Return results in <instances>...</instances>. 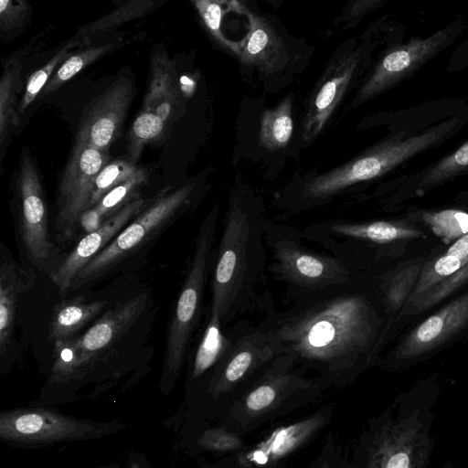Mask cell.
Masks as SVG:
<instances>
[{
    "label": "cell",
    "mask_w": 468,
    "mask_h": 468,
    "mask_svg": "<svg viewBox=\"0 0 468 468\" xmlns=\"http://www.w3.org/2000/svg\"><path fill=\"white\" fill-rule=\"evenodd\" d=\"M281 353L331 387L355 381L374 361L382 318L367 273L307 294L285 309L272 305L259 324Z\"/></svg>",
    "instance_id": "cell-1"
},
{
    "label": "cell",
    "mask_w": 468,
    "mask_h": 468,
    "mask_svg": "<svg viewBox=\"0 0 468 468\" xmlns=\"http://www.w3.org/2000/svg\"><path fill=\"white\" fill-rule=\"evenodd\" d=\"M267 220L260 204L238 193L230 197L212 265L208 305L225 327L274 305L266 282Z\"/></svg>",
    "instance_id": "cell-2"
},
{
    "label": "cell",
    "mask_w": 468,
    "mask_h": 468,
    "mask_svg": "<svg viewBox=\"0 0 468 468\" xmlns=\"http://www.w3.org/2000/svg\"><path fill=\"white\" fill-rule=\"evenodd\" d=\"M436 397L410 392L370 418L344 468H428L434 450Z\"/></svg>",
    "instance_id": "cell-3"
},
{
    "label": "cell",
    "mask_w": 468,
    "mask_h": 468,
    "mask_svg": "<svg viewBox=\"0 0 468 468\" xmlns=\"http://www.w3.org/2000/svg\"><path fill=\"white\" fill-rule=\"evenodd\" d=\"M467 120L454 116L421 133H399L336 169L319 175L303 184L291 197L287 207L292 212L311 208L331 199L346 188L371 180L438 146L458 131Z\"/></svg>",
    "instance_id": "cell-4"
},
{
    "label": "cell",
    "mask_w": 468,
    "mask_h": 468,
    "mask_svg": "<svg viewBox=\"0 0 468 468\" xmlns=\"http://www.w3.org/2000/svg\"><path fill=\"white\" fill-rule=\"evenodd\" d=\"M330 387L319 376L308 377L281 354L255 384L227 406L223 427L239 435L250 432L316 400Z\"/></svg>",
    "instance_id": "cell-5"
},
{
    "label": "cell",
    "mask_w": 468,
    "mask_h": 468,
    "mask_svg": "<svg viewBox=\"0 0 468 468\" xmlns=\"http://www.w3.org/2000/svg\"><path fill=\"white\" fill-rule=\"evenodd\" d=\"M305 239L299 229L266 222L268 271L285 285V296L292 302L349 282L363 274L351 270L334 255L308 246Z\"/></svg>",
    "instance_id": "cell-6"
},
{
    "label": "cell",
    "mask_w": 468,
    "mask_h": 468,
    "mask_svg": "<svg viewBox=\"0 0 468 468\" xmlns=\"http://www.w3.org/2000/svg\"><path fill=\"white\" fill-rule=\"evenodd\" d=\"M229 328V346L207 379L206 391L226 406L255 384L282 354L274 337L260 324L239 319Z\"/></svg>",
    "instance_id": "cell-7"
},
{
    "label": "cell",
    "mask_w": 468,
    "mask_h": 468,
    "mask_svg": "<svg viewBox=\"0 0 468 468\" xmlns=\"http://www.w3.org/2000/svg\"><path fill=\"white\" fill-rule=\"evenodd\" d=\"M218 211L203 220L195 241L194 253L168 327L165 364L177 377L184 364L190 339L201 318L203 298L216 252Z\"/></svg>",
    "instance_id": "cell-8"
},
{
    "label": "cell",
    "mask_w": 468,
    "mask_h": 468,
    "mask_svg": "<svg viewBox=\"0 0 468 468\" xmlns=\"http://www.w3.org/2000/svg\"><path fill=\"white\" fill-rule=\"evenodd\" d=\"M122 423L79 420L47 409H16L0 415V437L28 445L101 438L117 432Z\"/></svg>",
    "instance_id": "cell-9"
},
{
    "label": "cell",
    "mask_w": 468,
    "mask_h": 468,
    "mask_svg": "<svg viewBox=\"0 0 468 468\" xmlns=\"http://www.w3.org/2000/svg\"><path fill=\"white\" fill-rule=\"evenodd\" d=\"M193 188V185H186L157 198L78 273L70 289H77L101 276L147 241L189 201Z\"/></svg>",
    "instance_id": "cell-10"
},
{
    "label": "cell",
    "mask_w": 468,
    "mask_h": 468,
    "mask_svg": "<svg viewBox=\"0 0 468 468\" xmlns=\"http://www.w3.org/2000/svg\"><path fill=\"white\" fill-rule=\"evenodd\" d=\"M463 31L459 19L426 37H413L389 49L379 60L357 94L362 103L408 79L449 47Z\"/></svg>",
    "instance_id": "cell-11"
},
{
    "label": "cell",
    "mask_w": 468,
    "mask_h": 468,
    "mask_svg": "<svg viewBox=\"0 0 468 468\" xmlns=\"http://www.w3.org/2000/svg\"><path fill=\"white\" fill-rule=\"evenodd\" d=\"M18 197V228L27 258L40 271H48L49 265L53 270L54 244L49 239L44 193L28 153H24L21 159Z\"/></svg>",
    "instance_id": "cell-12"
},
{
    "label": "cell",
    "mask_w": 468,
    "mask_h": 468,
    "mask_svg": "<svg viewBox=\"0 0 468 468\" xmlns=\"http://www.w3.org/2000/svg\"><path fill=\"white\" fill-rule=\"evenodd\" d=\"M107 152L98 149L81 137H76L58 186L57 225L65 235L71 231L87 209L94 178L107 164Z\"/></svg>",
    "instance_id": "cell-13"
},
{
    "label": "cell",
    "mask_w": 468,
    "mask_h": 468,
    "mask_svg": "<svg viewBox=\"0 0 468 468\" xmlns=\"http://www.w3.org/2000/svg\"><path fill=\"white\" fill-rule=\"evenodd\" d=\"M331 408L281 426L236 458L240 468H272L313 439L331 418Z\"/></svg>",
    "instance_id": "cell-14"
},
{
    "label": "cell",
    "mask_w": 468,
    "mask_h": 468,
    "mask_svg": "<svg viewBox=\"0 0 468 468\" xmlns=\"http://www.w3.org/2000/svg\"><path fill=\"white\" fill-rule=\"evenodd\" d=\"M133 95V87L129 79L114 81L84 112L76 137L107 152L120 134Z\"/></svg>",
    "instance_id": "cell-15"
},
{
    "label": "cell",
    "mask_w": 468,
    "mask_h": 468,
    "mask_svg": "<svg viewBox=\"0 0 468 468\" xmlns=\"http://www.w3.org/2000/svg\"><path fill=\"white\" fill-rule=\"evenodd\" d=\"M145 206V200L137 197L108 218L100 229L82 237L72 250L50 272V278L64 294L71 288L78 273L96 257Z\"/></svg>",
    "instance_id": "cell-16"
},
{
    "label": "cell",
    "mask_w": 468,
    "mask_h": 468,
    "mask_svg": "<svg viewBox=\"0 0 468 468\" xmlns=\"http://www.w3.org/2000/svg\"><path fill=\"white\" fill-rule=\"evenodd\" d=\"M356 55H345L335 59L322 78L313 94L303 124V138L310 141L325 126L343 98L356 69Z\"/></svg>",
    "instance_id": "cell-17"
},
{
    "label": "cell",
    "mask_w": 468,
    "mask_h": 468,
    "mask_svg": "<svg viewBox=\"0 0 468 468\" xmlns=\"http://www.w3.org/2000/svg\"><path fill=\"white\" fill-rule=\"evenodd\" d=\"M468 322V292L432 314L401 343L393 357L403 360L425 353L442 343Z\"/></svg>",
    "instance_id": "cell-18"
},
{
    "label": "cell",
    "mask_w": 468,
    "mask_h": 468,
    "mask_svg": "<svg viewBox=\"0 0 468 468\" xmlns=\"http://www.w3.org/2000/svg\"><path fill=\"white\" fill-rule=\"evenodd\" d=\"M147 302L142 293L108 310L96 323L77 340L83 350L93 359L111 346L139 318Z\"/></svg>",
    "instance_id": "cell-19"
},
{
    "label": "cell",
    "mask_w": 468,
    "mask_h": 468,
    "mask_svg": "<svg viewBox=\"0 0 468 468\" xmlns=\"http://www.w3.org/2000/svg\"><path fill=\"white\" fill-rule=\"evenodd\" d=\"M180 104L175 67L165 51H156L151 59L150 81L142 110L153 112L167 124L176 117Z\"/></svg>",
    "instance_id": "cell-20"
},
{
    "label": "cell",
    "mask_w": 468,
    "mask_h": 468,
    "mask_svg": "<svg viewBox=\"0 0 468 468\" xmlns=\"http://www.w3.org/2000/svg\"><path fill=\"white\" fill-rule=\"evenodd\" d=\"M250 20V32L239 43V60L246 66L258 68L271 73L282 66L285 49L280 37L271 25L262 17L245 10Z\"/></svg>",
    "instance_id": "cell-21"
},
{
    "label": "cell",
    "mask_w": 468,
    "mask_h": 468,
    "mask_svg": "<svg viewBox=\"0 0 468 468\" xmlns=\"http://www.w3.org/2000/svg\"><path fill=\"white\" fill-rule=\"evenodd\" d=\"M36 275L31 269L24 268L2 255L0 271V351L4 355L10 344L17 296L30 289Z\"/></svg>",
    "instance_id": "cell-22"
},
{
    "label": "cell",
    "mask_w": 468,
    "mask_h": 468,
    "mask_svg": "<svg viewBox=\"0 0 468 468\" xmlns=\"http://www.w3.org/2000/svg\"><path fill=\"white\" fill-rule=\"evenodd\" d=\"M230 340L229 328L225 327L218 316L207 307L206 322L195 350L191 371L192 379H197L206 374L211 376L226 353Z\"/></svg>",
    "instance_id": "cell-23"
},
{
    "label": "cell",
    "mask_w": 468,
    "mask_h": 468,
    "mask_svg": "<svg viewBox=\"0 0 468 468\" xmlns=\"http://www.w3.org/2000/svg\"><path fill=\"white\" fill-rule=\"evenodd\" d=\"M107 303V301L87 302L80 295L61 301L53 309L48 339L56 342L72 337L79 329L93 319Z\"/></svg>",
    "instance_id": "cell-24"
},
{
    "label": "cell",
    "mask_w": 468,
    "mask_h": 468,
    "mask_svg": "<svg viewBox=\"0 0 468 468\" xmlns=\"http://www.w3.org/2000/svg\"><path fill=\"white\" fill-rule=\"evenodd\" d=\"M292 129V97L287 96L274 109L262 113L260 144L270 151L283 148L291 140Z\"/></svg>",
    "instance_id": "cell-25"
},
{
    "label": "cell",
    "mask_w": 468,
    "mask_h": 468,
    "mask_svg": "<svg viewBox=\"0 0 468 468\" xmlns=\"http://www.w3.org/2000/svg\"><path fill=\"white\" fill-rule=\"evenodd\" d=\"M93 360L83 350L77 338L58 340L54 346L50 381L60 383L76 379L85 373Z\"/></svg>",
    "instance_id": "cell-26"
},
{
    "label": "cell",
    "mask_w": 468,
    "mask_h": 468,
    "mask_svg": "<svg viewBox=\"0 0 468 468\" xmlns=\"http://www.w3.org/2000/svg\"><path fill=\"white\" fill-rule=\"evenodd\" d=\"M147 178L146 169L140 167L135 175L109 191L90 209L101 223H104L125 205L135 199L137 190L146 183Z\"/></svg>",
    "instance_id": "cell-27"
},
{
    "label": "cell",
    "mask_w": 468,
    "mask_h": 468,
    "mask_svg": "<svg viewBox=\"0 0 468 468\" xmlns=\"http://www.w3.org/2000/svg\"><path fill=\"white\" fill-rule=\"evenodd\" d=\"M165 122L153 112L142 110L133 121L126 143V160L135 165L144 147L162 136Z\"/></svg>",
    "instance_id": "cell-28"
},
{
    "label": "cell",
    "mask_w": 468,
    "mask_h": 468,
    "mask_svg": "<svg viewBox=\"0 0 468 468\" xmlns=\"http://www.w3.org/2000/svg\"><path fill=\"white\" fill-rule=\"evenodd\" d=\"M422 172L419 181L422 191L468 172V141Z\"/></svg>",
    "instance_id": "cell-29"
},
{
    "label": "cell",
    "mask_w": 468,
    "mask_h": 468,
    "mask_svg": "<svg viewBox=\"0 0 468 468\" xmlns=\"http://www.w3.org/2000/svg\"><path fill=\"white\" fill-rule=\"evenodd\" d=\"M139 169L140 167L126 159H116L107 163L94 178L87 209L94 207L104 195L132 177Z\"/></svg>",
    "instance_id": "cell-30"
},
{
    "label": "cell",
    "mask_w": 468,
    "mask_h": 468,
    "mask_svg": "<svg viewBox=\"0 0 468 468\" xmlns=\"http://www.w3.org/2000/svg\"><path fill=\"white\" fill-rule=\"evenodd\" d=\"M421 218L434 234L446 244L468 234V213L462 210L424 212Z\"/></svg>",
    "instance_id": "cell-31"
},
{
    "label": "cell",
    "mask_w": 468,
    "mask_h": 468,
    "mask_svg": "<svg viewBox=\"0 0 468 468\" xmlns=\"http://www.w3.org/2000/svg\"><path fill=\"white\" fill-rule=\"evenodd\" d=\"M112 48V44L89 48L69 57L50 78L40 92L41 96L58 89L63 83L69 80L85 67L98 59Z\"/></svg>",
    "instance_id": "cell-32"
},
{
    "label": "cell",
    "mask_w": 468,
    "mask_h": 468,
    "mask_svg": "<svg viewBox=\"0 0 468 468\" xmlns=\"http://www.w3.org/2000/svg\"><path fill=\"white\" fill-rule=\"evenodd\" d=\"M154 2L149 0L129 1L104 16L80 27L75 37H84L91 33L106 30L131 19H134L150 11Z\"/></svg>",
    "instance_id": "cell-33"
},
{
    "label": "cell",
    "mask_w": 468,
    "mask_h": 468,
    "mask_svg": "<svg viewBox=\"0 0 468 468\" xmlns=\"http://www.w3.org/2000/svg\"><path fill=\"white\" fill-rule=\"evenodd\" d=\"M77 43H69L61 48L51 59L41 69L34 72L27 80L22 100L18 105L17 112L23 113L34 99L41 92L45 85L50 80L54 69L65 61L70 50Z\"/></svg>",
    "instance_id": "cell-34"
},
{
    "label": "cell",
    "mask_w": 468,
    "mask_h": 468,
    "mask_svg": "<svg viewBox=\"0 0 468 468\" xmlns=\"http://www.w3.org/2000/svg\"><path fill=\"white\" fill-rule=\"evenodd\" d=\"M20 64L16 62L6 65L0 80V142L4 143L7 135L10 122L15 121L13 116L15 87L19 74Z\"/></svg>",
    "instance_id": "cell-35"
},
{
    "label": "cell",
    "mask_w": 468,
    "mask_h": 468,
    "mask_svg": "<svg viewBox=\"0 0 468 468\" xmlns=\"http://www.w3.org/2000/svg\"><path fill=\"white\" fill-rule=\"evenodd\" d=\"M222 3L214 0H196L193 2L205 27L212 37L218 44L238 56L240 52V45L228 40L221 32Z\"/></svg>",
    "instance_id": "cell-36"
},
{
    "label": "cell",
    "mask_w": 468,
    "mask_h": 468,
    "mask_svg": "<svg viewBox=\"0 0 468 468\" xmlns=\"http://www.w3.org/2000/svg\"><path fill=\"white\" fill-rule=\"evenodd\" d=\"M197 443L201 448L215 452H231L244 447L240 435L223 426L205 431L197 439Z\"/></svg>",
    "instance_id": "cell-37"
},
{
    "label": "cell",
    "mask_w": 468,
    "mask_h": 468,
    "mask_svg": "<svg viewBox=\"0 0 468 468\" xmlns=\"http://www.w3.org/2000/svg\"><path fill=\"white\" fill-rule=\"evenodd\" d=\"M30 5L26 1H0V28L2 32H10L22 27L27 21Z\"/></svg>",
    "instance_id": "cell-38"
},
{
    "label": "cell",
    "mask_w": 468,
    "mask_h": 468,
    "mask_svg": "<svg viewBox=\"0 0 468 468\" xmlns=\"http://www.w3.org/2000/svg\"><path fill=\"white\" fill-rule=\"evenodd\" d=\"M459 259L461 267L468 263V234L458 239L445 252Z\"/></svg>",
    "instance_id": "cell-39"
},
{
    "label": "cell",
    "mask_w": 468,
    "mask_h": 468,
    "mask_svg": "<svg viewBox=\"0 0 468 468\" xmlns=\"http://www.w3.org/2000/svg\"><path fill=\"white\" fill-rule=\"evenodd\" d=\"M441 468H456V467L450 462H445L443 463V465L441 466Z\"/></svg>",
    "instance_id": "cell-40"
},
{
    "label": "cell",
    "mask_w": 468,
    "mask_h": 468,
    "mask_svg": "<svg viewBox=\"0 0 468 468\" xmlns=\"http://www.w3.org/2000/svg\"><path fill=\"white\" fill-rule=\"evenodd\" d=\"M323 468H330V464H329V461L328 460H324V467Z\"/></svg>",
    "instance_id": "cell-41"
},
{
    "label": "cell",
    "mask_w": 468,
    "mask_h": 468,
    "mask_svg": "<svg viewBox=\"0 0 468 468\" xmlns=\"http://www.w3.org/2000/svg\"><path fill=\"white\" fill-rule=\"evenodd\" d=\"M131 468H142V467H141L138 463H133L131 464Z\"/></svg>",
    "instance_id": "cell-42"
},
{
    "label": "cell",
    "mask_w": 468,
    "mask_h": 468,
    "mask_svg": "<svg viewBox=\"0 0 468 468\" xmlns=\"http://www.w3.org/2000/svg\"><path fill=\"white\" fill-rule=\"evenodd\" d=\"M323 467H324V461L314 468H323Z\"/></svg>",
    "instance_id": "cell-43"
}]
</instances>
